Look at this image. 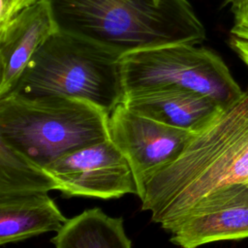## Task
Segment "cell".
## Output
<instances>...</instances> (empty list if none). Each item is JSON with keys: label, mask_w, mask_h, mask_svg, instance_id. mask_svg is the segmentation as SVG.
<instances>
[{"label": "cell", "mask_w": 248, "mask_h": 248, "mask_svg": "<svg viewBox=\"0 0 248 248\" xmlns=\"http://www.w3.org/2000/svg\"><path fill=\"white\" fill-rule=\"evenodd\" d=\"M225 3L231 6V10L234 16L239 14L245 8L248 4V0H226Z\"/></svg>", "instance_id": "obj_16"}, {"label": "cell", "mask_w": 248, "mask_h": 248, "mask_svg": "<svg viewBox=\"0 0 248 248\" xmlns=\"http://www.w3.org/2000/svg\"><path fill=\"white\" fill-rule=\"evenodd\" d=\"M168 232L170 242L181 248L248 238V183L232 184L210 193Z\"/></svg>", "instance_id": "obj_8"}, {"label": "cell", "mask_w": 248, "mask_h": 248, "mask_svg": "<svg viewBox=\"0 0 248 248\" xmlns=\"http://www.w3.org/2000/svg\"><path fill=\"white\" fill-rule=\"evenodd\" d=\"M37 1L39 0H0V24L8 23L20 11Z\"/></svg>", "instance_id": "obj_15"}, {"label": "cell", "mask_w": 248, "mask_h": 248, "mask_svg": "<svg viewBox=\"0 0 248 248\" xmlns=\"http://www.w3.org/2000/svg\"><path fill=\"white\" fill-rule=\"evenodd\" d=\"M57 30L119 55L171 44L200 45L205 28L188 0H43Z\"/></svg>", "instance_id": "obj_2"}, {"label": "cell", "mask_w": 248, "mask_h": 248, "mask_svg": "<svg viewBox=\"0 0 248 248\" xmlns=\"http://www.w3.org/2000/svg\"><path fill=\"white\" fill-rule=\"evenodd\" d=\"M122 104L143 116L191 132L201 129L222 108L207 96L172 87L128 93Z\"/></svg>", "instance_id": "obj_10"}, {"label": "cell", "mask_w": 248, "mask_h": 248, "mask_svg": "<svg viewBox=\"0 0 248 248\" xmlns=\"http://www.w3.org/2000/svg\"><path fill=\"white\" fill-rule=\"evenodd\" d=\"M108 116L79 99L10 94L0 98V140L45 167L75 149L109 139Z\"/></svg>", "instance_id": "obj_4"}, {"label": "cell", "mask_w": 248, "mask_h": 248, "mask_svg": "<svg viewBox=\"0 0 248 248\" xmlns=\"http://www.w3.org/2000/svg\"><path fill=\"white\" fill-rule=\"evenodd\" d=\"M231 47L248 67V24L234 22L230 31Z\"/></svg>", "instance_id": "obj_14"}, {"label": "cell", "mask_w": 248, "mask_h": 248, "mask_svg": "<svg viewBox=\"0 0 248 248\" xmlns=\"http://www.w3.org/2000/svg\"><path fill=\"white\" fill-rule=\"evenodd\" d=\"M56 30L43 0L0 26V98L13 91L33 55Z\"/></svg>", "instance_id": "obj_9"}, {"label": "cell", "mask_w": 248, "mask_h": 248, "mask_svg": "<svg viewBox=\"0 0 248 248\" xmlns=\"http://www.w3.org/2000/svg\"><path fill=\"white\" fill-rule=\"evenodd\" d=\"M248 183V90L193 132L181 154L152 175L141 210L169 231L198 202L221 188Z\"/></svg>", "instance_id": "obj_1"}, {"label": "cell", "mask_w": 248, "mask_h": 248, "mask_svg": "<svg viewBox=\"0 0 248 248\" xmlns=\"http://www.w3.org/2000/svg\"><path fill=\"white\" fill-rule=\"evenodd\" d=\"M68 219L47 193L0 200V245L48 232H57Z\"/></svg>", "instance_id": "obj_11"}, {"label": "cell", "mask_w": 248, "mask_h": 248, "mask_svg": "<svg viewBox=\"0 0 248 248\" xmlns=\"http://www.w3.org/2000/svg\"><path fill=\"white\" fill-rule=\"evenodd\" d=\"M50 241L55 248H132L123 219L98 207L68 219Z\"/></svg>", "instance_id": "obj_12"}, {"label": "cell", "mask_w": 248, "mask_h": 248, "mask_svg": "<svg viewBox=\"0 0 248 248\" xmlns=\"http://www.w3.org/2000/svg\"><path fill=\"white\" fill-rule=\"evenodd\" d=\"M44 168L66 197L110 200L139 193L127 158L110 139L75 149Z\"/></svg>", "instance_id": "obj_6"}, {"label": "cell", "mask_w": 248, "mask_h": 248, "mask_svg": "<svg viewBox=\"0 0 248 248\" xmlns=\"http://www.w3.org/2000/svg\"><path fill=\"white\" fill-rule=\"evenodd\" d=\"M234 22H243L248 24V4L239 14L234 16Z\"/></svg>", "instance_id": "obj_17"}, {"label": "cell", "mask_w": 248, "mask_h": 248, "mask_svg": "<svg viewBox=\"0 0 248 248\" xmlns=\"http://www.w3.org/2000/svg\"><path fill=\"white\" fill-rule=\"evenodd\" d=\"M197 46L171 44L122 55L125 94L172 87L207 96L221 108L236 102L244 91L229 67L217 53Z\"/></svg>", "instance_id": "obj_5"}, {"label": "cell", "mask_w": 248, "mask_h": 248, "mask_svg": "<svg viewBox=\"0 0 248 248\" xmlns=\"http://www.w3.org/2000/svg\"><path fill=\"white\" fill-rule=\"evenodd\" d=\"M58 191L46 170L0 140V200Z\"/></svg>", "instance_id": "obj_13"}, {"label": "cell", "mask_w": 248, "mask_h": 248, "mask_svg": "<svg viewBox=\"0 0 248 248\" xmlns=\"http://www.w3.org/2000/svg\"><path fill=\"white\" fill-rule=\"evenodd\" d=\"M108 127L109 139L133 170L138 197L152 175L181 154L193 134L137 113L122 103L109 113Z\"/></svg>", "instance_id": "obj_7"}, {"label": "cell", "mask_w": 248, "mask_h": 248, "mask_svg": "<svg viewBox=\"0 0 248 248\" xmlns=\"http://www.w3.org/2000/svg\"><path fill=\"white\" fill-rule=\"evenodd\" d=\"M10 94L79 99L109 114L125 97L121 55L56 30L33 55Z\"/></svg>", "instance_id": "obj_3"}]
</instances>
